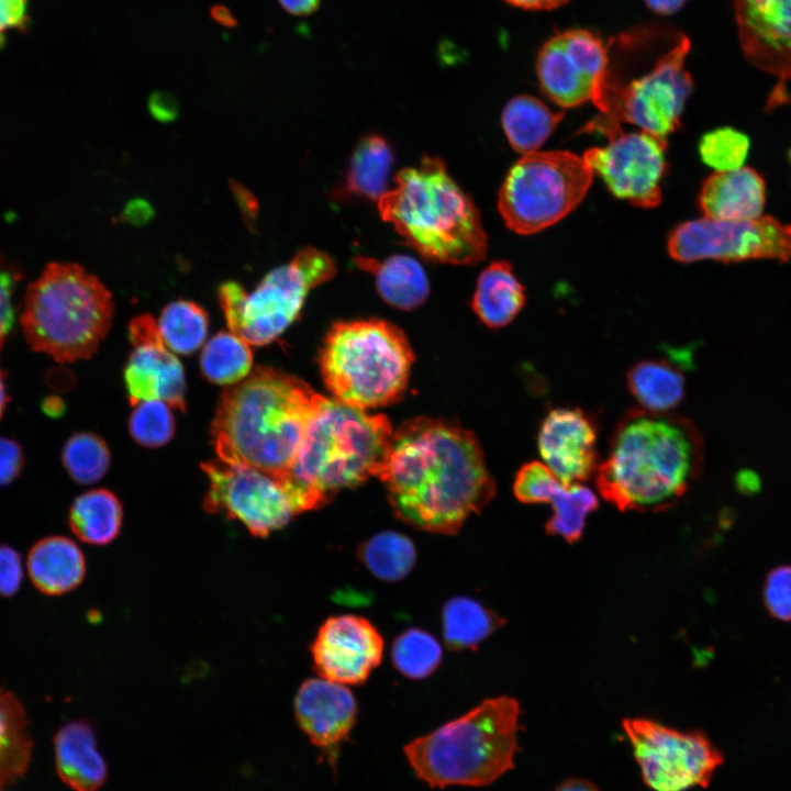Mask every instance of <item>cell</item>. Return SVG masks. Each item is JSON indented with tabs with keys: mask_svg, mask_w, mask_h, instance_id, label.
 I'll return each mask as SVG.
<instances>
[{
	"mask_svg": "<svg viewBox=\"0 0 791 791\" xmlns=\"http://www.w3.org/2000/svg\"><path fill=\"white\" fill-rule=\"evenodd\" d=\"M378 477L396 515L432 533H457L495 493L475 434L439 419L415 417L393 431Z\"/></svg>",
	"mask_w": 791,
	"mask_h": 791,
	"instance_id": "1",
	"label": "cell"
},
{
	"mask_svg": "<svg viewBox=\"0 0 791 791\" xmlns=\"http://www.w3.org/2000/svg\"><path fill=\"white\" fill-rule=\"evenodd\" d=\"M702 436L689 419L632 409L617 422L595 472L601 495L619 510L668 509L698 479Z\"/></svg>",
	"mask_w": 791,
	"mask_h": 791,
	"instance_id": "2",
	"label": "cell"
},
{
	"mask_svg": "<svg viewBox=\"0 0 791 791\" xmlns=\"http://www.w3.org/2000/svg\"><path fill=\"white\" fill-rule=\"evenodd\" d=\"M323 399L296 376L256 367L220 397L211 426L218 458L282 478Z\"/></svg>",
	"mask_w": 791,
	"mask_h": 791,
	"instance_id": "3",
	"label": "cell"
},
{
	"mask_svg": "<svg viewBox=\"0 0 791 791\" xmlns=\"http://www.w3.org/2000/svg\"><path fill=\"white\" fill-rule=\"evenodd\" d=\"M392 435L386 415L324 397L308 424L294 463L278 479L297 513L319 509L342 489L378 477Z\"/></svg>",
	"mask_w": 791,
	"mask_h": 791,
	"instance_id": "4",
	"label": "cell"
},
{
	"mask_svg": "<svg viewBox=\"0 0 791 791\" xmlns=\"http://www.w3.org/2000/svg\"><path fill=\"white\" fill-rule=\"evenodd\" d=\"M377 201L383 221L425 259L474 265L486 258L488 237L472 199L438 157L401 169Z\"/></svg>",
	"mask_w": 791,
	"mask_h": 791,
	"instance_id": "5",
	"label": "cell"
},
{
	"mask_svg": "<svg viewBox=\"0 0 791 791\" xmlns=\"http://www.w3.org/2000/svg\"><path fill=\"white\" fill-rule=\"evenodd\" d=\"M519 703L499 697L404 747L419 778L432 787L486 786L513 767Z\"/></svg>",
	"mask_w": 791,
	"mask_h": 791,
	"instance_id": "6",
	"label": "cell"
},
{
	"mask_svg": "<svg viewBox=\"0 0 791 791\" xmlns=\"http://www.w3.org/2000/svg\"><path fill=\"white\" fill-rule=\"evenodd\" d=\"M110 291L81 266L51 263L25 293L21 326L27 343L59 363L89 358L113 315Z\"/></svg>",
	"mask_w": 791,
	"mask_h": 791,
	"instance_id": "7",
	"label": "cell"
},
{
	"mask_svg": "<svg viewBox=\"0 0 791 791\" xmlns=\"http://www.w3.org/2000/svg\"><path fill=\"white\" fill-rule=\"evenodd\" d=\"M413 360L403 331L380 319L334 323L319 356L333 399L363 410L397 402L406 389Z\"/></svg>",
	"mask_w": 791,
	"mask_h": 791,
	"instance_id": "8",
	"label": "cell"
},
{
	"mask_svg": "<svg viewBox=\"0 0 791 791\" xmlns=\"http://www.w3.org/2000/svg\"><path fill=\"white\" fill-rule=\"evenodd\" d=\"M336 271L330 255L308 246L269 271L250 293L237 282L222 283L219 301L230 332L249 345L271 343L299 316L309 292Z\"/></svg>",
	"mask_w": 791,
	"mask_h": 791,
	"instance_id": "9",
	"label": "cell"
},
{
	"mask_svg": "<svg viewBox=\"0 0 791 791\" xmlns=\"http://www.w3.org/2000/svg\"><path fill=\"white\" fill-rule=\"evenodd\" d=\"M593 176L583 157L568 151L522 155L501 185L499 212L511 231L521 235L538 233L578 207Z\"/></svg>",
	"mask_w": 791,
	"mask_h": 791,
	"instance_id": "10",
	"label": "cell"
},
{
	"mask_svg": "<svg viewBox=\"0 0 791 791\" xmlns=\"http://www.w3.org/2000/svg\"><path fill=\"white\" fill-rule=\"evenodd\" d=\"M690 40L680 34L643 76L625 83L608 76L597 108L601 116L627 122L640 131L665 137L680 125L684 105L693 91V81L686 69Z\"/></svg>",
	"mask_w": 791,
	"mask_h": 791,
	"instance_id": "11",
	"label": "cell"
},
{
	"mask_svg": "<svg viewBox=\"0 0 791 791\" xmlns=\"http://www.w3.org/2000/svg\"><path fill=\"white\" fill-rule=\"evenodd\" d=\"M671 258L680 263L712 259L739 263L750 259H791V225L770 215L750 221H722L708 216L672 229L667 241Z\"/></svg>",
	"mask_w": 791,
	"mask_h": 791,
	"instance_id": "12",
	"label": "cell"
},
{
	"mask_svg": "<svg viewBox=\"0 0 791 791\" xmlns=\"http://www.w3.org/2000/svg\"><path fill=\"white\" fill-rule=\"evenodd\" d=\"M588 129L609 138L605 146L589 148L582 157L610 192L638 208L657 207L662 198L667 138L644 131L625 133L619 123L602 116Z\"/></svg>",
	"mask_w": 791,
	"mask_h": 791,
	"instance_id": "13",
	"label": "cell"
},
{
	"mask_svg": "<svg viewBox=\"0 0 791 791\" xmlns=\"http://www.w3.org/2000/svg\"><path fill=\"white\" fill-rule=\"evenodd\" d=\"M646 784L655 791L708 787L723 755L701 732H679L645 718L623 722Z\"/></svg>",
	"mask_w": 791,
	"mask_h": 791,
	"instance_id": "14",
	"label": "cell"
},
{
	"mask_svg": "<svg viewBox=\"0 0 791 791\" xmlns=\"http://www.w3.org/2000/svg\"><path fill=\"white\" fill-rule=\"evenodd\" d=\"M609 45L587 29H568L550 36L536 57L543 93L562 108L601 100L609 76Z\"/></svg>",
	"mask_w": 791,
	"mask_h": 791,
	"instance_id": "15",
	"label": "cell"
},
{
	"mask_svg": "<svg viewBox=\"0 0 791 791\" xmlns=\"http://www.w3.org/2000/svg\"><path fill=\"white\" fill-rule=\"evenodd\" d=\"M201 468L209 478L203 508L238 520L254 536H268L298 514L280 481L267 472L219 458Z\"/></svg>",
	"mask_w": 791,
	"mask_h": 791,
	"instance_id": "16",
	"label": "cell"
},
{
	"mask_svg": "<svg viewBox=\"0 0 791 791\" xmlns=\"http://www.w3.org/2000/svg\"><path fill=\"white\" fill-rule=\"evenodd\" d=\"M738 40L746 59L778 81L766 110L790 103L791 0H733Z\"/></svg>",
	"mask_w": 791,
	"mask_h": 791,
	"instance_id": "17",
	"label": "cell"
},
{
	"mask_svg": "<svg viewBox=\"0 0 791 791\" xmlns=\"http://www.w3.org/2000/svg\"><path fill=\"white\" fill-rule=\"evenodd\" d=\"M133 350L124 369V382L131 405L160 400L180 411L186 410L183 368L165 345L157 322L149 314L130 323Z\"/></svg>",
	"mask_w": 791,
	"mask_h": 791,
	"instance_id": "18",
	"label": "cell"
},
{
	"mask_svg": "<svg viewBox=\"0 0 791 791\" xmlns=\"http://www.w3.org/2000/svg\"><path fill=\"white\" fill-rule=\"evenodd\" d=\"M311 653L321 678L345 686L359 684L379 666L383 640L367 619L338 615L328 617L320 627Z\"/></svg>",
	"mask_w": 791,
	"mask_h": 791,
	"instance_id": "19",
	"label": "cell"
},
{
	"mask_svg": "<svg viewBox=\"0 0 791 791\" xmlns=\"http://www.w3.org/2000/svg\"><path fill=\"white\" fill-rule=\"evenodd\" d=\"M598 423L580 408L550 410L541 423L537 446L544 464L565 486L581 483L598 469Z\"/></svg>",
	"mask_w": 791,
	"mask_h": 791,
	"instance_id": "20",
	"label": "cell"
},
{
	"mask_svg": "<svg viewBox=\"0 0 791 791\" xmlns=\"http://www.w3.org/2000/svg\"><path fill=\"white\" fill-rule=\"evenodd\" d=\"M301 729L319 747L336 746L347 737L356 721L357 705L345 684L324 678L305 680L294 699Z\"/></svg>",
	"mask_w": 791,
	"mask_h": 791,
	"instance_id": "21",
	"label": "cell"
},
{
	"mask_svg": "<svg viewBox=\"0 0 791 791\" xmlns=\"http://www.w3.org/2000/svg\"><path fill=\"white\" fill-rule=\"evenodd\" d=\"M767 186L754 168L718 171L708 177L699 191L698 204L704 216L722 221H750L762 215Z\"/></svg>",
	"mask_w": 791,
	"mask_h": 791,
	"instance_id": "22",
	"label": "cell"
},
{
	"mask_svg": "<svg viewBox=\"0 0 791 791\" xmlns=\"http://www.w3.org/2000/svg\"><path fill=\"white\" fill-rule=\"evenodd\" d=\"M54 747L57 772L71 789L96 791L103 784L107 766L87 722L65 724L55 735Z\"/></svg>",
	"mask_w": 791,
	"mask_h": 791,
	"instance_id": "23",
	"label": "cell"
},
{
	"mask_svg": "<svg viewBox=\"0 0 791 791\" xmlns=\"http://www.w3.org/2000/svg\"><path fill=\"white\" fill-rule=\"evenodd\" d=\"M26 568L31 582L40 592L60 595L81 583L86 561L74 541L64 536H48L31 547Z\"/></svg>",
	"mask_w": 791,
	"mask_h": 791,
	"instance_id": "24",
	"label": "cell"
},
{
	"mask_svg": "<svg viewBox=\"0 0 791 791\" xmlns=\"http://www.w3.org/2000/svg\"><path fill=\"white\" fill-rule=\"evenodd\" d=\"M354 263L375 277L378 293L396 309L415 310L430 294V281L423 266L409 255L397 254L382 260L356 256Z\"/></svg>",
	"mask_w": 791,
	"mask_h": 791,
	"instance_id": "25",
	"label": "cell"
},
{
	"mask_svg": "<svg viewBox=\"0 0 791 791\" xmlns=\"http://www.w3.org/2000/svg\"><path fill=\"white\" fill-rule=\"evenodd\" d=\"M525 304V289L506 260H494L477 280L471 308L490 328L510 324Z\"/></svg>",
	"mask_w": 791,
	"mask_h": 791,
	"instance_id": "26",
	"label": "cell"
},
{
	"mask_svg": "<svg viewBox=\"0 0 791 791\" xmlns=\"http://www.w3.org/2000/svg\"><path fill=\"white\" fill-rule=\"evenodd\" d=\"M393 161V149L385 137L378 134L365 135L352 153L343 186L335 196L377 202L387 191Z\"/></svg>",
	"mask_w": 791,
	"mask_h": 791,
	"instance_id": "27",
	"label": "cell"
},
{
	"mask_svg": "<svg viewBox=\"0 0 791 791\" xmlns=\"http://www.w3.org/2000/svg\"><path fill=\"white\" fill-rule=\"evenodd\" d=\"M564 118L531 94L510 99L501 115L504 134L512 148L521 155L537 152Z\"/></svg>",
	"mask_w": 791,
	"mask_h": 791,
	"instance_id": "28",
	"label": "cell"
},
{
	"mask_svg": "<svg viewBox=\"0 0 791 791\" xmlns=\"http://www.w3.org/2000/svg\"><path fill=\"white\" fill-rule=\"evenodd\" d=\"M32 746L23 704L15 694L0 686V790L24 775Z\"/></svg>",
	"mask_w": 791,
	"mask_h": 791,
	"instance_id": "29",
	"label": "cell"
},
{
	"mask_svg": "<svg viewBox=\"0 0 791 791\" xmlns=\"http://www.w3.org/2000/svg\"><path fill=\"white\" fill-rule=\"evenodd\" d=\"M627 387L642 409L669 412L683 399L686 380L668 360L646 359L630 369Z\"/></svg>",
	"mask_w": 791,
	"mask_h": 791,
	"instance_id": "30",
	"label": "cell"
},
{
	"mask_svg": "<svg viewBox=\"0 0 791 791\" xmlns=\"http://www.w3.org/2000/svg\"><path fill=\"white\" fill-rule=\"evenodd\" d=\"M122 505L111 491L94 489L77 497L70 505L68 523L73 533L91 545H107L119 534Z\"/></svg>",
	"mask_w": 791,
	"mask_h": 791,
	"instance_id": "31",
	"label": "cell"
},
{
	"mask_svg": "<svg viewBox=\"0 0 791 791\" xmlns=\"http://www.w3.org/2000/svg\"><path fill=\"white\" fill-rule=\"evenodd\" d=\"M501 619L477 600L455 597L442 611L443 635L449 648H474L500 625Z\"/></svg>",
	"mask_w": 791,
	"mask_h": 791,
	"instance_id": "32",
	"label": "cell"
},
{
	"mask_svg": "<svg viewBox=\"0 0 791 791\" xmlns=\"http://www.w3.org/2000/svg\"><path fill=\"white\" fill-rule=\"evenodd\" d=\"M358 557L378 579L399 581L413 569L416 550L405 535L385 531L365 541L358 548Z\"/></svg>",
	"mask_w": 791,
	"mask_h": 791,
	"instance_id": "33",
	"label": "cell"
},
{
	"mask_svg": "<svg viewBox=\"0 0 791 791\" xmlns=\"http://www.w3.org/2000/svg\"><path fill=\"white\" fill-rule=\"evenodd\" d=\"M253 354L249 344L232 332H220L204 345L200 367L209 381L231 386L250 372Z\"/></svg>",
	"mask_w": 791,
	"mask_h": 791,
	"instance_id": "34",
	"label": "cell"
},
{
	"mask_svg": "<svg viewBox=\"0 0 791 791\" xmlns=\"http://www.w3.org/2000/svg\"><path fill=\"white\" fill-rule=\"evenodd\" d=\"M157 325L165 345L172 353L188 355L204 343L209 317L196 302L177 300L164 308Z\"/></svg>",
	"mask_w": 791,
	"mask_h": 791,
	"instance_id": "35",
	"label": "cell"
},
{
	"mask_svg": "<svg viewBox=\"0 0 791 791\" xmlns=\"http://www.w3.org/2000/svg\"><path fill=\"white\" fill-rule=\"evenodd\" d=\"M549 503L553 515L546 524L547 532L575 542L583 532L587 516L597 509L598 498L584 484H561Z\"/></svg>",
	"mask_w": 791,
	"mask_h": 791,
	"instance_id": "36",
	"label": "cell"
},
{
	"mask_svg": "<svg viewBox=\"0 0 791 791\" xmlns=\"http://www.w3.org/2000/svg\"><path fill=\"white\" fill-rule=\"evenodd\" d=\"M391 659L403 676L423 679L439 666L442 647L430 633L420 628H409L394 639Z\"/></svg>",
	"mask_w": 791,
	"mask_h": 791,
	"instance_id": "37",
	"label": "cell"
},
{
	"mask_svg": "<svg viewBox=\"0 0 791 791\" xmlns=\"http://www.w3.org/2000/svg\"><path fill=\"white\" fill-rule=\"evenodd\" d=\"M62 461L76 482L90 484L100 480L108 471L110 452L100 436L93 433H77L64 445Z\"/></svg>",
	"mask_w": 791,
	"mask_h": 791,
	"instance_id": "38",
	"label": "cell"
},
{
	"mask_svg": "<svg viewBox=\"0 0 791 791\" xmlns=\"http://www.w3.org/2000/svg\"><path fill=\"white\" fill-rule=\"evenodd\" d=\"M701 160L715 172L744 167L749 155V136L732 126H722L704 133L698 144Z\"/></svg>",
	"mask_w": 791,
	"mask_h": 791,
	"instance_id": "39",
	"label": "cell"
},
{
	"mask_svg": "<svg viewBox=\"0 0 791 791\" xmlns=\"http://www.w3.org/2000/svg\"><path fill=\"white\" fill-rule=\"evenodd\" d=\"M175 428L170 405L160 400L137 403L129 419L132 438L144 447L156 448L167 444L172 438Z\"/></svg>",
	"mask_w": 791,
	"mask_h": 791,
	"instance_id": "40",
	"label": "cell"
},
{
	"mask_svg": "<svg viewBox=\"0 0 791 791\" xmlns=\"http://www.w3.org/2000/svg\"><path fill=\"white\" fill-rule=\"evenodd\" d=\"M561 484L544 463L534 460L519 469L513 491L516 499L523 503H549Z\"/></svg>",
	"mask_w": 791,
	"mask_h": 791,
	"instance_id": "41",
	"label": "cell"
},
{
	"mask_svg": "<svg viewBox=\"0 0 791 791\" xmlns=\"http://www.w3.org/2000/svg\"><path fill=\"white\" fill-rule=\"evenodd\" d=\"M762 599L773 619L791 622V565H779L767 573Z\"/></svg>",
	"mask_w": 791,
	"mask_h": 791,
	"instance_id": "42",
	"label": "cell"
},
{
	"mask_svg": "<svg viewBox=\"0 0 791 791\" xmlns=\"http://www.w3.org/2000/svg\"><path fill=\"white\" fill-rule=\"evenodd\" d=\"M23 569L20 554L9 545L0 544V597L14 595L21 586Z\"/></svg>",
	"mask_w": 791,
	"mask_h": 791,
	"instance_id": "43",
	"label": "cell"
},
{
	"mask_svg": "<svg viewBox=\"0 0 791 791\" xmlns=\"http://www.w3.org/2000/svg\"><path fill=\"white\" fill-rule=\"evenodd\" d=\"M30 20L29 0H0V49L5 44L7 34L26 32Z\"/></svg>",
	"mask_w": 791,
	"mask_h": 791,
	"instance_id": "44",
	"label": "cell"
},
{
	"mask_svg": "<svg viewBox=\"0 0 791 791\" xmlns=\"http://www.w3.org/2000/svg\"><path fill=\"white\" fill-rule=\"evenodd\" d=\"M24 466V455L21 446L5 437L0 436V487L14 481Z\"/></svg>",
	"mask_w": 791,
	"mask_h": 791,
	"instance_id": "45",
	"label": "cell"
},
{
	"mask_svg": "<svg viewBox=\"0 0 791 791\" xmlns=\"http://www.w3.org/2000/svg\"><path fill=\"white\" fill-rule=\"evenodd\" d=\"M13 283L14 278L12 274L0 270V349L14 320L12 305Z\"/></svg>",
	"mask_w": 791,
	"mask_h": 791,
	"instance_id": "46",
	"label": "cell"
},
{
	"mask_svg": "<svg viewBox=\"0 0 791 791\" xmlns=\"http://www.w3.org/2000/svg\"><path fill=\"white\" fill-rule=\"evenodd\" d=\"M149 112L159 121H171L177 114L176 99L164 91H156L148 100Z\"/></svg>",
	"mask_w": 791,
	"mask_h": 791,
	"instance_id": "47",
	"label": "cell"
},
{
	"mask_svg": "<svg viewBox=\"0 0 791 791\" xmlns=\"http://www.w3.org/2000/svg\"><path fill=\"white\" fill-rule=\"evenodd\" d=\"M510 5L523 10L541 11L557 9L569 0H504Z\"/></svg>",
	"mask_w": 791,
	"mask_h": 791,
	"instance_id": "48",
	"label": "cell"
},
{
	"mask_svg": "<svg viewBox=\"0 0 791 791\" xmlns=\"http://www.w3.org/2000/svg\"><path fill=\"white\" fill-rule=\"evenodd\" d=\"M281 7L293 15H307L314 12L321 0H278Z\"/></svg>",
	"mask_w": 791,
	"mask_h": 791,
	"instance_id": "49",
	"label": "cell"
},
{
	"mask_svg": "<svg viewBox=\"0 0 791 791\" xmlns=\"http://www.w3.org/2000/svg\"><path fill=\"white\" fill-rule=\"evenodd\" d=\"M646 7L660 15H670L684 7L688 0H643Z\"/></svg>",
	"mask_w": 791,
	"mask_h": 791,
	"instance_id": "50",
	"label": "cell"
},
{
	"mask_svg": "<svg viewBox=\"0 0 791 791\" xmlns=\"http://www.w3.org/2000/svg\"><path fill=\"white\" fill-rule=\"evenodd\" d=\"M151 209L145 202L134 201L125 210L126 219L131 222L143 223L149 218Z\"/></svg>",
	"mask_w": 791,
	"mask_h": 791,
	"instance_id": "51",
	"label": "cell"
},
{
	"mask_svg": "<svg viewBox=\"0 0 791 791\" xmlns=\"http://www.w3.org/2000/svg\"><path fill=\"white\" fill-rule=\"evenodd\" d=\"M555 791H599L590 781L583 779H569L560 783Z\"/></svg>",
	"mask_w": 791,
	"mask_h": 791,
	"instance_id": "52",
	"label": "cell"
},
{
	"mask_svg": "<svg viewBox=\"0 0 791 791\" xmlns=\"http://www.w3.org/2000/svg\"><path fill=\"white\" fill-rule=\"evenodd\" d=\"M738 488L742 491L753 492L756 491L757 487L759 486V481L755 474L749 471H744L738 475L737 479Z\"/></svg>",
	"mask_w": 791,
	"mask_h": 791,
	"instance_id": "53",
	"label": "cell"
},
{
	"mask_svg": "<svg viewBox=\"0 0 791 791\" xmlns=\"http://www.w3.org/2000/svg\"><path fill=\"white\" fill-rule=\"evenodd\" d=\"M212 16L221 24L229 25V26L235 24V20L233 18V15L226 8H223V7L213 8Z\"/></svg>",
	"mask_w": 791,
	"mask_h": 791,
	"instance_id": "54",
	"label": "cell"
},
{
	"mask_svg": "<svg viewBox=\"0 0 791 791\" xmlns=\"http://www.w3.org/2000/svg\"><path fill=\"white\" fill-rule=\"evenodd\" d=\"M7 402H8V396L5 392V388H4V383H3V379H2L1 370H0V417L4 411Z\"/></svg>",
	"mask_w": 791,
	"mask_h": 791,
	"instance_id": "55",
	"label": "cell"
},
{
	"mask_svg": "<svg viewBox=\"0 0 791 791\" xmlns=\"http://www.w3.org/2000/svg\"><path fill=\"white\" fill-rule=\"evenodd\" d=\"M789 163H790V167H791V152H789Z\"/></svg>",
	"mask_w": 791,
	"mask_h": 791,
	"instance_id": "56",
	"label": "cell"
}]
</instances>
